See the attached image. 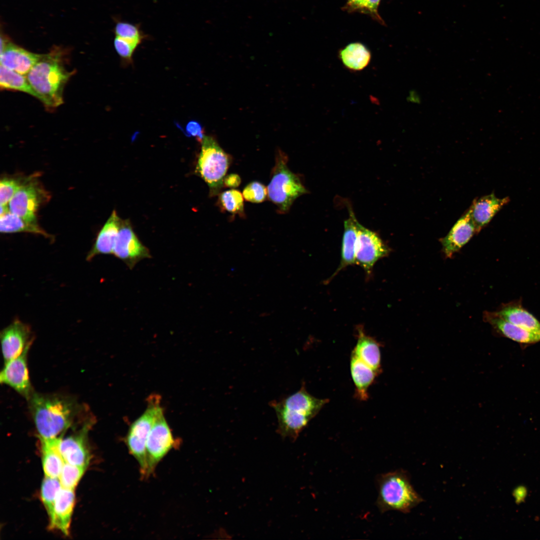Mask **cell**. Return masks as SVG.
<instances>
[{"instance_id":"6da1fadb","label":"cell","mask_w":540,"mask_h":540,"mask_svg":"<svg viewBox=\"0 0 540 540\" xmlns=\"http://www.w3.org/2000/svg\"><path fill=\"white\" fill-rule=\"evenodd\" d=\"M40 438L58 437L72 425L81 410L72 398L33 392L28 399Z\"/></svg>"},{"instance_id":"7a4b0ae2","label":"cell","mask_w":540,"mask_h":540,"mask_svg":"<svg viewBox=\"0 0 540 540\" xmlns=\"http://www.w3.org/2000/svg\"><path fill=\"white\" fill-rule=\"evenodd\" d=\"M329 401L311 395L302 384L294 394L279 400H272L269 405L276 414L278 426L277 432L283 438L294 441L300 432L316 416Z\"/></svg>"},{"instance_id":"3957f363","label":"cell","mask_w":540,"mask_h":540,"mask_svg":"<svg viewBox=\"0 0 540 540\" xmlns=\"http://www.w3.org/2000/svg\"><path fill=\"white\" fill-rule=\"evenodd\" d=\"M60 52L42 54L26 74L38 99L49 108L63 103L64 86L72 73L64 68Z\"/></svg>"},{"instance_id":"277c9868","label":"cell","mask_w":540,"mask_h":540,"mask_svg":"<svg viewBox=\"0 0 540 540\" xmlns=\"http://www.w3.org/2000/svg\"><path fill=\"white\" fill-rule=\"evenodd\" d=\"M378 496L376 506L380 512H410L424 501L410 482L408 472L398 470L380 475L376 480Z\"/></svg>"},{"instance_id":"5b68a950","label":"cell","mask_w":540,"mask_h":540,"mask_svg":"<svg viewBox=\"0 0 540 540\" xmlns=\"http://www.w3.org/2000/svg\"><path fill=\"white\" fill-rule=\"evenodd\" d=\"M161 408L159 396H149L146 410L131 424L126 436L128 450L138 462L143 479L149 477L146 450L148 438Z\"/></svg>"},{"instance_id":"8992f818","label":"cell","mask_w":540,"mask_h":540,"mask_svg":"<svg viewBox=\"0 0 540 540\" xmlns=\"http://www.w3.org/2000/svg\"><path fill=\"white\" fill-rule=\"evenodd\" d=\"M196 172L208 184L212 196L224 186V180L230 164V158L212 136H204Z\"/></svg>"},{"instance_id":"52a82bcc","label":"cell","mask_w":540,"mask_h":540,"mask_svg":"<svg viewBox=\"0 0 540 540\" xmlns=\"http://www.w3.org/2000/svg\"><path fill=\"white\" fill-rule=\"evenodd\" d=\"M286 162V156L279 152L267 188L269 199L282 213L287 212L294 201L306 192L298 177L288 168Z\"/></svg>"},{"instance_id":"ba28073f","label":"cell","mask_w":540,"mask_h":540,"mask_svg":"<svg viewBox=\"0 0 540 540\" xmlns=\"http://www.w3.org/2000/svg\"><path fill=\"white\" fill-rule=\"evenodd\" d=\"M38 176L37 174L28 176L8 202L10 212L33 223H37L36 213L40 206L50 198Z\"/></svg>"},{"instance_id":"9c48e42d","label":"cell","mask_w":540,"mask_h":540,"mask_svg":"<svg viewBox=\"0 0 540 540\" xmlns=\"http://www.w3.org/2000/svg\"><path fill=\"white\" fill-rule=\"evenodd\" d=\"M176 444L161 408L150 432L146 446L148 472L150 476L159 462Z\"/></svg>"},{"instance_id":"30bf717a","label":"cell","mask_w":540,"mask_h":540,"mask_svg":"<svg viewBox=\"0 0 540 540\" xmlns=\"http://www.w3.org/2000/svg\"><path fill=\"white\" fill-rule=\"evenodd\" d=\"M390 252L388 247L379 236L357 223V236L355 248V263L368 274L375 264L387 256Z\"/></svg>"},{"instance_id":"8fae6325","label":"cell","mask_w":540,"mask_h":540,"mask_svg":"<svg viewBox=\"0 0 540 540\" xmlns=\"http://www.w3.org/2000/svg\"><path fill=\"white\" fill-rule=\"evenodd\" d=\"M112 254L130 269L140 260L151 258L148 248L140 242L127 220L122 221Z\"/></svg>"},{"instance_id":"7c38bea8","label":"cell","mask_w":540,"mask_h":540,"mask_svg":"<svg viewBox=\"0 0 540 540\" xmlns=\"http://www.w3.org/2000/svg\"><path fill=\"white\" fill-rule=\"evenodd\" d=\"M92 420L86 422L80 430L64 438L60 436L59 449L66 463L88 466L90 454L88 444V434Z\"/></svg>"},{"instance_id":"4fadbf2b","label":"cell","mask_w":540,"mask_h":540,"mask_svg":"<svg viewBox=\"0 0 540 540\" xmlns=\"http://www.w3.org/2000/svg\"><path fill=\"white\" fill-rule=\"evenodd\" d=\"M2 350L4 362L19 356L30 346L33 336L30 326L15 319L0 332Z\"/></svg>"},{"instance_id":"5bb4252c","label":"cell","mask_w":540,"mask_h":540,"mask_svg":"<svg viewBox=\"0 0 540 540\" xmlns=\"http://www.w3.org/2000/svg\"><path fill=\"white\" fill-rule=\"evenodd\" d=\"M30 347H27L19 356L4 362L0 374L2 383L10 386L27 400L34 392L27 364Z\"/></svg>"},{"instance_id":"9a60e30c","label":"cell","mask_w":540,"mask_h":540,"mask_svg":"<svg viewBox=\"0 0 540 540\" xmlns=\"http://www.w3.org/2000/svg\"><path fill=\"white\" fill-rule=\"evenodd\" d=\"M477 233L470 208L458 220L448 234L440 239L442 250L448 258H452Z\"/></svg>"},{"instance_id":"2e32d148","label":"cell","mask_w":540,"mask_h":540,"mask_svg":"<svg viewBox=\"0 0 540 540\" xmlns=\"http://www.w3.org/2000/svg\"><path fill=\"white\" fill-rule=\"evenodd\" d=\"M484 320L490 324L500 336L527 346L540 342V333L510 323L496 316L494 312H484Z\"/></svg>"},{"instance_id":"e0dca14e","label":"cell","mask_w":540,"mask_h":540,"mask_svg":"<svg viewBox=\"0 0 540 540\" xmlns=\"http://www.w3.org/2000/svg\"><path fill=\"white\" fill-rule=\"evenodd\" d=\"M74 504V490L62 488L56 498L52 514L49 518V528L68 536Z\"/></svg>"},{"instance_id":"ac0fdd59","label":"cell","mask_w":540,"mask_h":540,"mask_svg":"<svg viewBox=\"0 0 540 540\" xmlns=\"http://www.w3.org/2000/svg\"><path fill=\"white\" fill-rule=\"evenodd\" d=\"M42 56L6 42L0 50V64L18 74L26 75Z\"/></svg>"},{"instance_id":"d6986e66","label":"cell","mask_w":540,"mask_h":540,"mask_svg":"<svg viewBox=\"0 0 540 540\" xmlns=\"http://www.w3.org/2000/svg\"><path fill=\"white\" fill-rule=\"evenodd\" d=\"M508 197L497 198L494 193L474 200L470 207L477 233L487 226L502 208L510 202Z\"/></svg>"},{"instance_id":"ffe728a7","label":"cell","mask_w":540,"mask_h":540,"mask_svg":"<svg viewBox=\"0 0 540 540\" xmlns=\"http://www.w3.org/2000/svg\"><path fill=\"white\" fill-rule=\"evenodd\" d=\"M122 221L116 211L113 210L99 232L92 248L86 256V260H90L98 254H112Z\"/></svg>"},{"instance_id":"44dd1931","label":"cell","mask_w":540,"mask_h":540,"mask_svg":"<svg viewBox=\"0 0 540 540\" xmlns=\"http://www.w3.org/2000/svg\"><path fill=\"white\" fill-rule=\"evenodd\" d=\"M494 312L510 323L540 333V322L522 306L521 299L502 304Z\"/></svg>"},{"instance_id":"7402d4cb","label":"cell","mask_w":540,"mask_h":540,"mask_svg":"<svg viewBox=\"0 0 540 540\" xmlns=\"http://www.w3.org/2000/svg\"><path fill=\"white\" fill-rule=\"evenodd\" d=\"M357 342L352 352L380 374L382 372L380 344L366 335L360 326L357 328Z\"/></svg>"},{"instance_id":"603a6c76","label":"cell","mask_w":540,"mask_h":540,"mask_svg":"<svg viewBox=\"0 0 540 540\" xmlns=\"http://www.w3.org/2000/svg\"><path fill=\"white\" fill-rule=\"evenodd\" d=\"M350 370L355 386V396L360 400L368 398V388L379 374L352 352Z\"/></svg>"},{"instance_id":"cb8c5ba5","label":"cell","mask_w":540,"mask_h":540,"mask_svg":"<svg viewBox=\"0 0 540 540\" xmlns=\"http://www.w3.org/2000/svg\"><path fill=\"white\" fill-rule=\"evenodd\" d=\"M60 438V436L40 438L42 466L45 476L58 478L65 463L59 449Z\"/></svg>"},{"instance_id":"d4e9b609","label":"cell","mask_w":540,"mask_h":540,"mask_svg":"<svg viewBox=\"0 0 540 540\" xmlns=\"http://www.w3.org/2000/svg\"><path fill=\"white\" fill-rule=\"evenodd\" d=\"M338 57L345 68L352 72H359L368 66L372 54L364 44L354 42L341 48L338 52Z\"/></svg>"},{"instance_id":"484cf974","label":"cell","mask_w":540,"mask_h":540,"mask_svg":"<svg viewBox=\"0 0 540 540\" xmlns=\"http://www.w3.org/2000/svg\"><path fill=\"white\" fill-rule=\"evenodd\" d=\"M357 223L351 216L344 223L340 264L332 277L346 266L355 264V248L357 236Z\"/></svg>"},{"instance_id":"4316f807","label":"cell","mask_w":540,"mask_h":540,"mask_svg":"<svg viewBox=\"0 0 540 540\" xmlns=\"http://www.w3.org/2000/svg\"><path fill=\"white\" fill-rule=\"evenodd\" d=\"M0 231L4 234L30 232L52 238V236L47 233L38 223L28 222L10 212L0 216Z\"/></svg>"},{"instance_id":"83f0119b","label":"cell","mask_w":540,"mask_h":540,"mask_svg":"<svg viewBox=\"0 0 540 540\" xmlns=\"http://www.w3.org/2000/svg\"><path fill=\"white\" fill-rule=\"evenodd\" d=\"M0 86L2 88L22 92L38 98V94L31 86L26 77L1 64Z\"/></svg>"},{"instance_id":"f1b7e54d","label":"cell","mask_w":540,"mask_h":540,"mask_svg":"<svg viewBox=\"0 0 540 540\" xmlns=\"http://www.w3.org/2000/svg\"><path fill=\"white\" fill-rule=\"evenodd\" d=\"M58 478L45 476L40 489V498L48 517L52 514L57 496L62 488Z\"/></svg>"},{"instance_id":"f546056e","label":"cell","mask_w":540,"mask_h":540,"mask_svg":"<svg viewBox=\"0 0 540 540\" xmlns=\"http://www.w3.org/2000/svg\"><path fill=\"white\" fill-rule=\"evenodd\" d=\"M244 196L240 192L230 189L220 193L218 202L220 206L224 211L233 215L244 216Z\"/></svg>"},{"instance_id":"4dcf8cb0","label":"cell","mask_w":540,"mask_h":540,"mask_svg":"<svg viewBox=\"0 0 540 540\" xmlns=\"http://www.w3.org/2000/svg\"><path fill=\"white\" fill-rule=\"evenodd\" d=\"M114 32L116 36L140 44L149 37L142 30L140 24H133L120 19L116 22Z\"/></svg>"},{"instance_id":"1f68e13d","label":"cell","mask_w":540,"mask_h":540,"mask_svg":"<svg viewBox=\"0 0 540 540\" xmlns=\"http://www.w3.org/2000/svg\"><path fill=\"white\" fill-rule=\"evenodd\" d=\"M28 176H4L0 181V203L8 206L11 198L20 188Z\"/></svg>"},{"instance_id":"d6a6232c","label":"cell","mask_w":540,"mask_h":540,"mask_svg":"<svg viewBox=\"0 0 540 540\" xmlns=\"http://www.w3.org/2000/svg\"><path fill=\"white\" fill-rule=\"evenodd\" d=\"M86 468L65 462L58 478L62 487L74 490Z\"/></svg>"},{"instance_id":"836d02e7","label":"cell","mask_w":540,"mask_h":540,"mask_svg":"<svg viewBox=\"0 0 540 540\" xmlns=\"http://www.w3.org/2000/svg\"><path fill=\"white\" fill-rule=\"evenodd\" d=\"M268 190L261 182L254 181L248 184L244 188L242 196L247 201L260 203L264 201L267 196Z\"/></svg>"},{"instance_id":"e575fe53","label":"cell","mask_w":540,"mask_h":540,"mask_svg":"<svg viewBox=\"0 0 540 540\" xmlns=\"http://www.w3.org/2000/svg\"><path fill=\"white\" fill-rule=\"evenodd\" d=\"M114 46L118 55L124 60H130L140 42L115 36Z\"/></svg>"},{"instance_id":"d590c367","label":"cell","mask_w":540,"mask_h":540,"mask_svg":"<svg viewBox=\"0 0 540 540\" xmlns=\"http://www.w3.org/2000/svg\"><path fill=\"white\" fill-rule=\"evenodd\" d=\"M381 0H366V14H369L373 20L380 24H385L384 22L378 14V8Z\"/></svg>"},{"instance_id":"8d00e7d4","label":"cell","mask_w":540,"mask_h":540,"mask_svg":"<svg viewBox=\"0 0 540 540\" xmlns=\"http://www.w3.org/2000/svg\"><path fill=\"white\" fill-rule=\"evenodd\" d=\"M366 0H347L344 10L348 12H359L366 14Z\"/></svg>"},{"instance_id":"74e56055","label":"cell","mask_w":540,"mask_h":540,"mask_svg":"<svg viewBox=\"0 0 540 540\" xmlns=\"http://www.w3.org/2000/svg\"><path fill=\"white\" fill-rule=\"evenodd\" d=\"M186 130L189 135L196 137L197 139L202 142L204 136L200 124L196 122L192 121L187 125Z\"/></svg>"},{"instance_id":"f35d334b","label":"cell","mask_w":540,"mask_h":540,"mask_svg":"<svg viewBox=\"0 0 540 540\" xmlns=\"http://www.w3.org/2000/svg\"><path fill=\"white\" fill-rule=\"evenodd\" d=\"M241 179L237 174H231L225 176L224 180V186L229 188H236L240 184Z\"/></svg>"}]
</instances>
